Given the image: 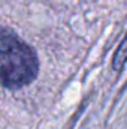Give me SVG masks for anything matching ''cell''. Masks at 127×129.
<instances>
[{"label":"cell","mask_w":127,"mask_h":129,"mask_svg":"<svg viewBox=\"0 0 127 129\" xmlns=\"http://www.w3.org/2000/svg\"><path fill=\"white\" fill-rule=\"evenodd\" d=\"M39 74L36 51L15 32L0 26V86L15 90L29 86Z\"/></svg>","instance_id":"obj_1"},{"label":"cell","mask_w":127,"mask_h":129,"mask_svg":"<svg viewBox=\"0 0 127 129\" xmlns=\"http://www.w3.org/2000/svg\"><path fill=\"white\" fill-rule=\"evenodd\" d=\"M126 63H127V33L123 38V41L120 42V45L117 47L114 56H112L111 66H112L114 71H121Z\"/></svg>","instance_id":"obj_2"}]
</instances>
